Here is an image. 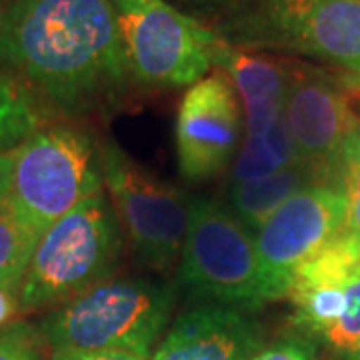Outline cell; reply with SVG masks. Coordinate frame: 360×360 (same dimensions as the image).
Here are the masks:
<instances>
[{
	"instance_id": "cell-1",
	"label": "cell",
	"mask_w": 360,
	"mask_h": 360,
	"mask_svg": "<svg viewBox=\"0 0 360 360\" xmlns=\"http://www.w3.org/2000/svg\"><path fill=\"white\" fill-rule=\"evenodd\" d=\"M0 63L66 110L108 103L132 78L112 0H8Z\"/></svg>"
},
{
	"instance_id": "cell-10",
	"label": "cell",
	"mask_w": 360,
	"mask_h": 360,
	"mask_svg": "<svg viewBox=\"0 0 360 360\" xmlns=\"http://www.w3.org/2000/svg\"><path fill=\"white\" fill-rule=\"evenodd\" d=\"M245 116L231 80L217 72L186 90L176 118V156L182 176L214 179L243 144Z\"/></svg>"
},
{
	"instance_id": "cell-23",
	"label": "cell",
	"mask_w": 360,
	"mask_h": 360,
	"mask_svg": "<svg viewBox=\"0 0 360 360\" xmlns=\"http://www.w3.org/2000/svg\"><path fill=\"white\" fill-rule=\"evenodd\" d=\"M51 360H148V352L129 350V348H112V350H56Z\"/></svg>"
},
{
	"instance_id": "cell-20",
	"label": "cell",
	"mask_w": 360,
	"mask_h": 360,
	"mask_svg": "<svg viewBox=\"0 0 360 360\" xmlns=\"http://www.w3.org/2000/svg\"><path fill=\"white\" fill-rule=\"evenodd\" d=\"M324 338L340 360H360V276L348 284L345 312Z\"/></svg>"
},
{
	"instance_id": "cell-12",
	"label": "cell",
	"mask_w": 360,
	"mask_h": 360,
	"mask_svg": "<svg viewBox=\"0 0 360 360\" xmlns=\"http://www.w3.org/2000/svg\"><path fill=\"white\" fill-rule=\"evenodd\" d=\"M360 276V240L342 232L296 272L288 298L298 326L326 335L347 307V288Z\"/></svg>"
},
{
	"instance_id": "cell-27",
	"label": "cell",
	"mask_w": 360,
	"mask_h": 360,
	"mask_svg": "<svg viewBox=\"0 0 360 360\" xmlns=\"http://www.w3.org/2000/svg\"><path fill=\"white\" fill-rule=\"evenodd\" d=\"M0 8H2V0H0Z\"/></svg>"
},
{
	"instance_id": "cell-9",
	"label": "cell",
	"mask_w": 360,
	"mask_h": 360,
	"mask_svg": "<svg viewBox=\"0 0 360 360\" xmlns=\"http://www.w3.org/2000/svg\"><path fill=\"white\" fill-rule=\"evenodd\" d=\"M347 200L340 186H309L281 205L255 234L270 300L288 296L296 272L345 232Z\"/></svg>"
},
{
	"instance_id": "cell-26",
	"label": "cell",
	"mask_w": 360,
	"mask_h": 360,
	"mask_svg": "<svg viewBox=\"0 0 360 360\" xmlns=\"http://www.w3.org/2000/svg\"><path fill=\"white\" fill-rule=\"evenodd\" d=\"M191 2L205 6L208 11H232L240 0H191Z\"/></svg>"
},
{
	"instance_id": "cell-2",
	"label": "cell",
	"mask_w": 360,
	"mask_h": 360,
	"mask_svg": "<svg viewBox=\"0 0 360 360\" xmlns=\"http://www.w3.org/2000/svg\"><path fill=\"white\" fill-rule=\"evenodd\" d=\"M176 286L150 278H106L49 312L40 322L46 345L56 350L148 352L167 326Z\"/></svg>"
},
{
	"instance_id": "cell-17",
	"label": "cell",
	"mask_w": 360,
	"mask_h": 360,
	"mask_svg": "<svg viewBox=\"0 0 360 360\" xmlns=\"http://www.w3.org/2000/svg\"><path fill=\"white\" fill-rule=\"evenodd\" d=\"M39 240V234L16 219L8 206H0V286L20 288Z\"/></svg>"
},
{
	"instance_id": "cell-24",
	"label": "cell",
	"mask_w": 360,
	"mask_h": 360,
	"mask_svg": "<svg viewBox=\"0 0 360 360\" xmlns=\"http://www.w3.org/2000/svg\"><path fill=\"white\" fill-rule=\"evenodd\" d=\"M16 309H18V298L14 296V290L0 286V326L13 319Z\"/></svg>"
},
{
	"instance_id": "cell-6",
	"label": "cell",
	"mask_w": 360,
	"mask_h": 360,
	"mask_svg": "<svg viewBox=\"0 0 360 360\" xmlns=\"http://www.w3.org/2000/svg\"><path fill=\"white\" fill-rule=\"evenodd\" d=\"M179 286L210 307L257 309L270 300L255 234L229 206L193 198Z\"/></svg>"
},
{
	"instance_id": "cell-8",
	"label": "cell",
	"mask_w": 360,
	"mask_h": 360,
	"mask_svg": "<svg viewBox=\"0 0 360 360\" xmlns=\"http://www.w3.org/2000/svg\"><path fill=\"white\" fill-rule=\"evenodd\" d=\"M103 176L136 258L146 269L170 272L180 262L193 198L150 176L115 142L104 146Z\"/></svg>"
},
{
	"instance_id": "cell-21",
	"label": "cell",
	"mask_w": 360,
	"mask_h": 360,
	"mask_svg": "<svg viewBox=\"0 0 360 360\" xmlns=\"http://www.w3.org/2000/svg\"><path fill=\"white\" fill-rule=\"evenodd\" d=\"M46 340L25 322H16L0 330V360H46Z\"/></svg>"
},
{
	"instance_id": "cell-15",
	"label": "cell",
	"mask_w": 360,
	"mask_h": 360,
	"mask_svg": "<svg viewBox=\"0 0 360 360\" xmlns=\"http://www.w3.org/2000/svg\"><path fill=\"white\" fill-rule=\"evenodd\" d=\"M316 184H335V182L324 172L300 160L292 167L283 168L262 179L232 182L231 194H229L231 210L245 222L248 231L255 232L290 196Z\"/></svg>"
},
{
	"instance_id": "cell-5",
	"label": "cell",
	"mask_w": 360,
	"mask_h": 360,
	"mask_svg": "<svg viewBox=\"0 0 360 360\" xmlns=\"http://www.w3.org/2000/svg\"><path fill=\"white\" fill-rule=\"evenodd\" d=\"M222 40L298 52L360 78V0H240Z\"/></svg>"
},
{
	"instance_id": "cell-4",
	"label": "cell",
	"mask_w": 360,
	"mask_h": 360,
	"mask_svg": "<svg viewBox=\"0 0 360 360\" xmlns=\"http://www.w3.org/2000/svg\"><path fill=\"white\" fill-rule=\"evenodd\" d=\"M122 248L118 217L104 193L90 196L40 236L22 284L18 307H60L103 283Z\"/></svg>"
},
{
	"instance_id": "cell-13",
	"label": "cell",
	"mask_w": 360,
	"mask_h": 360,
	"mask_svg": "<svg viewBox=\"0 0 360 360\" xmlns=\"http://www.w3.org/2000/svg\"><path fill=\"white\" fill-rule=\"evenodd\" d=\"M260 328L234 309L184 312L150 360H250L260 350Z\"/></svg>"
},
{
	"instance_id": "cell-19",
	"label": "cell",
	"mask_w": 360,
	"mask_h": 360,
	"mask_svg": "<svg viewBox=\"0 0 360 360\" xmlns=\"http://www.w3.org/2000/svg\"><path fill=\"white\" fill-rule=\"evenodd\" d=\"M336 180L347 200L345 231L354 238H360V129L354 130L342 146Z\"/></svg>"
},
{
	"instance_id": "cell-3",
	"label": "cell",
	"mask_w": 360,
	"mask_h": 360,
	"mask_svg": "<svg viewBox=\"0 0 360 360\" xmlns=\"http://www.w3.org/2000/svg\"><path fill=\"white\" fill-rule=\"evenodd\" d=\"M6 202L25 226L42 236L80 202L103 193V156L89 134L68 127L32 132L8 153Z\"/></svg>"
},
{
	"instance_id": "cell-7",
	"label": "cell",
	"mask_w": 360,
	"mask_h": 360,
	"mask_svg": "<svg viewBox=\"0 0 360 360\" xmlns=\"http://www.w3.org/2000/svg\"><path fill=\"white\" fill-rule=\"evenodd\" d=\"M130 75L144 86L180 89L214 65L220 37L165 0H112Z\"/></svg>"
},
{
	"instance_id": "cell-22",
	"label": "cell",
	"mask_w": 360,
	"mask_h": 360,
	"mask_svg": "<svg viewBox=\"0 0 360 360\" xmlns=\"http://www.w3.org/2000/svg\"><path fill=\"white\" fill-rule=\"evenodd\" d=\"M250 360H314V350L307 340L283 338L258 350Z\"/></svg>"
},
{
	"instance_id": "cell-16",
	"label": "cell",
	"mask_w": 360,
	"mask_h": 360,
	"mask_svg": "<svg viewBox=\"0 0 360 360\" xmlns=\"http://www.w3.org/2000/svg\"><path fill=\"white\" fill-rule=\"evenodd\" d=\"M300 162L284 116L269 132L260 136H245L232 167V182L262 179L283 168Z\"/></svg>"
},
{
	"instance_id": "cell-14",
	"label": "cell",
	"mask_w": 360,
	"mask_h": 360,
	"mask_svg": "<svg viewBox=\"0 0 360 360\" xmlns=\"http://www.w3.org/2000/svg\"><path fill=\"white\" fill-rule=\"evenodd\" d=\"M212 60L226 72L240 96L245 136H260L283 120L288 66L260 54L238 51L222 39Z\"/></svg>"
},
{
	"instance_id": "cell-11",
	"label": "cell",
	"mask_w": 360,
	"mask_h": 360,
	"mask_svg": "<svg viewBox=\"0 0 360 360\" xmlns=\"http://www.w3.org/2000/svg\"><path fill=\"white\" fill-rule=\"evenodd\" d=\"M283 115L298 158L338 186V158L348 136L356 130L342 86L324 70L288 66Z\"/></svg>"
},
{
	"instance_id": "cell-18",
	"label": "cell",
	"mask_w": 360,
	"mask_h": 360,
	"mask_svg": "<svg viewBox=\"0 0 360 360\" xmlns=\"http://www.w3.org/2000/svg\"><path fill=\"white\" fill-rule=\"evenodd\" d=\"M39 116L25 94L11 78L0 77V153H11L32 132H37Z\"/></svg>"
},
{
	"instance_id": "cell-25",
	"label": "cell",
	"mask_w": 360,
	"mask_h": 360,
	"mask_svg": "<svg viewBox=\"0 0 360 360\" xmlns=\"http://www.w3.org/2000/svg\"><path fill=\"white\" fill-rule=\"evenodd\" d=\"M8 176H11V160H8V153H0V206L6 202V194H8Z\"/></svg>"
}]
</instances>
